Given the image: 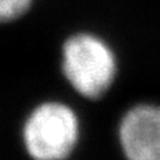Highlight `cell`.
Returning a JSON list of instances; mask_svg holds the SVG:
<instances>
[{
  "label": "cell",
  "mask_w": 160,
  "mask_h": 160,
  "mask_svg": "<svg viewBox=\"0 0 160 160\" xmlns=\"http://www.w3.org/2000/svg\"><path fill=\"white\" fill-rule=\"evenodd\" d=\"M119 135L128 160H160V107L131 108L122 119Z\"/></svg>",
  "instance_id": "3"
},
{
  "label": "cell",
  "mask_w": 160,
  "mask_h": 160,
  "mask_svg": "<svg viewBox=\"0 0 160 160\" xmlns=\"http://www.w3.org/2000/svg\"><path fill=\"white\" fill-rule=\"evenodd\" d=\"M79 135L75 112L68 106L48 102L38 106L24 124V143L35 160H63L73 149Z\"/></svg>",
  "instance_id": "2"
},
{
  "label": "cell",
  "mask_w": 160,
  "mask_h": 160,
  "mask_svg": "<svg viewBox=\"0 0 160 160\" xmlns=\"http://www.w3.org/2000/svg\"><path fill=\"white\" fill-rule=\"evenodd\" d=\"M62 68L75 91L84 98L98 99L113 84L118 59L112 47L99 35L78 32L63 43Z\"/></svg>",
  "instance_id": "1"
},
{
  "label": "cell",
  "mask_w": 160,
  "mask_h": 160,
  "mask_svg": "<svg viewBox=\"0 0 160 160\" xmlns=\"http://www.w3.org/2000/svg\"><path fill=\"white\" fill-rule=\"evenodd\" d=\"M33 0H0V23H9L24 16Z\"/></svg>",
  "instance_id": "4"
}]
</instances>
